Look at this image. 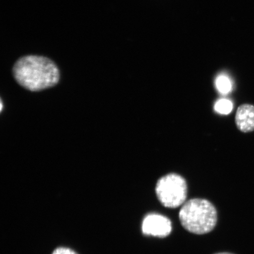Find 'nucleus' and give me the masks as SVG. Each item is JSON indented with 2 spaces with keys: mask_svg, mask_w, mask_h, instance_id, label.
<instances>
[{
  "mask_svg": "<svg viewBox=\"0 0 254 254\" xmlns=\"http://www.w3.org/2000/svg\"><path fill=\"white\" fill-rule=\"evenodd\" d=\"M12 74L21 86L31 91H39L58 83L60 73L52 60L36 55L21 57L14 64Z\"/></svg>",
  "mask_w": 254,
  "mask_h": 254,
  "instance_id": "nucleus-1",
  "label": "nucleus"
},
{
  "mask_svg": "<svg viewBox=\"0 0 254 254\" xmlns=\"http://www.w3.org/2000/svg\"><path fill=\"white\" fill-rule=\"evenodd\" d=\"M179 218L187 231L203 235L214 230L217 222V212L208 200L191 199L184 203L180 211Z\"/></svg>",
  "mask_w": 254,
  "mask_h": 254,
  "instance_id": "nucleus-2",
  "label": "nucleus"
},
{
  "mask_svg": "<svg viewBox=\"0 0 254 254\" xmlns=\"http://www.w3.org/2000/svg\"><path fill=\"white\" fill-rule=\"evenodd\" d=\"M155 192L162 205L167 208H176L185 202L188 187L182 176L170 173L158 180Z\"/></svg>",
  "mask_w": 254,
  "mask_h": 254,
  "instance_id": "nucleus-3",
  "label": "nucleus"
},
{
  "mask_svg": "<svg viewBox=\"0 0 254 254\" xmlns=\"http://www.w3.org/2000/svg\"><path fill=\"white\" fill-rule=\"evenodd\" d=\"M143 234L159 238L169 236L172 231L171 222L166 217L157 214H148L142 224Z\"/></svg>",
  "mask_w": 254,
  "mask_h": 254,
  "instance_id": "nucleus-4",
  "label": "nucleus"
},
{
  "mask_svg": "<svg viewBox=\"0 0 254 254\" xmlns=\"http://www.w3.org/2000/svg\"><path fill=\"white\" fill-rule=\"evenodd\" d=\"M236 124L240 131L247 133L254 131V106L243 104L238 108Z\"/></svg>",
  "mask_w": 254,
  "mask_h": 254,
  "instance_id": "nucleus-5",
  "label": "nucleus"
},
{
  "mask_svg": "<svg viewBox=\"0 0 254 254\" xmlns=\"http://www.w3.org/2000/svg\"><path fill=\"white\" fill-rule=\"evenodd\" d=\"M215 85L219 93L222 94L230 93L233 88L231 79L225 74H220L216 78Z\"/></svg>",
  "mask_w": 254,
  "mask_h": 254,
  "instance_id": "nucleus-6",
  "label": "nucleus"
},
{
  "mask_svg": "<svg viewBox=\"0 0 254 254\" xmlns=\"http://www.w3.org/2000/svg\"><path fill=\"white\" fill-rule=\"evenodd\" d=\"M214 109L219 114L227 115L233 110V104L229 100L221 99L215 103Z\"/></svg>",
  "mask_w": 254,
  "mask_h": 254,
  "instance_id": "nucleus-7",
  "label": "nucleus"
},
{
  "mask_svg": "<svg viewBox=\"0 0 254 254\" xmlns=\"http://www.w3.org/2000/svg\"><path fill=\"white\" fill-rule=\"evenodd\" d=\"M52 254H77L74 251L67 248L60 247L54 251Z\"/></svg>",
  "mask_w": 254,
  "mask_h": 254,
  "instance_id": "nucleus-8",
  "label": "nucleus"
},
{
  "mask_svg": "<svg viewBox=\"0 0 254 254\" xmlns=\"http://www.w3.org/2000/svg\"><path fill=\"white\" fill-rule=\"evenodd\" d=\"M215 254H233L229 253H218Z\"/></svg>",
  "mask_w": 254,
  "mask_h": 254,
  "instance_id": "nucleus-9",
  "label": "nucleus"
}]
</instances>
